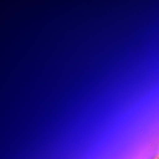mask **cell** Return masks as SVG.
Listing matches in <instances>:
<instances>
[]
</instances>
